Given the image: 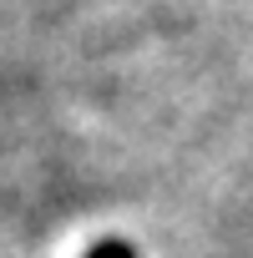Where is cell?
<instances>
[{
    "label": "cell",
    "mask_w": 253,
    "mask_h": 258,
    "mask_svg": "<svg viewBox=\"0 0 253 258\" xmlns=\"http://www.w3.org/2000/svg\"><path fill=\"white\" fill-rule=\"evenodd\" d=\"M81 258H142V253H137V243H126V238H96Z\"/></svg>",
    "instance_id": "1"
}]
</instances>
